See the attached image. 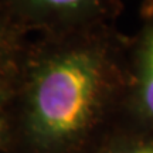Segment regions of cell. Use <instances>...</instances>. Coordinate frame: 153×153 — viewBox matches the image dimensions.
<instances>
[{
    "instance_id": "cell-4",
    "label": "cell",
    "mask_w": 153,
    "mask_h": 153,
    "mask_svg": "<svg viewBox=\"0 0 153 153\" xmlns=\"http://www.w3.org/2000/svg\"><path fill=\"white\" fill-rule=\"evenodd\" d=\"M92 153H153V129L122 118Z\"/></svg>"
},
{
    "instance_id": "cell-5",
    "label": "cell",
    "mask_w": 153,
    "mask_h": 153,
    "mask_svg": "<svg viewBox=\"0 0 153 153\" xmlns=\"http://www.w3.org/2000/svg\"><path fill=\"white\" fill-rule=\"evenodd\" d=\"M9 50H10V45H9L7 36H4L3 30H0V58L9 54Z\"/></svg>"
},
{
    "instance_id": "cell-1",
    "label": "cell",
    "mask_w": 153,
    "mask_h": 153,
    "mask_svg": "<svg viewBox=\"0 0 153 153\" xmlns=\"http://www.w3.org/2000/svg\"><path fill=\"white\" fill-rule=\"evenodd\" d=\"M128 36L116 22L51 33L27 62L22 120L40 153H92L123 116Z\"/></svg>"
},
{
    "instance_id": "cell-2",
    "label": "cell",
    "mask_w": 153,
    "mask_h": 153,
    "mask_svg": "<svg viewBox=\"0 0 153 153\" xmlns=\"http://www.w3.org/2000/svg\"><path fill=\"white\" fill-rule=\"evenodd\" d=\"M140 24L126 47L123 119L153 129V0H145Z\"/></svg>"
},
{
    "instance_id": "cell-3",
    "label": "cell",
    "mask_w": 153,
    "mask_h": 153,
    "mask_svg": "<svg viewBox=\"0 0 153 153\" xmlns=\"http://www.w3.org/2000/svg\"><path fill=\"white\" fill-rule=\"evenodd\" d=\"M27 17L43 23L51 33L116 22L119 0H13Z\"/></svg>"
},
{
    "instance_id": "cell-6",
    "label": "cell",
    "mask_w": 153,
    "mask_h": 153,
    "mask_svg": "<svg viewBox=\"0 0 153 153\" xmlns=\"http://www.w3.org/2000/svg\"><path fill=\"white\" fill-rule=\"evenodd\" d=\"M6 98H7V94L4 92V89H0V139H1L6 129V119L3 112H1V101H4Z\"/></svg>"
}]
</instances>
